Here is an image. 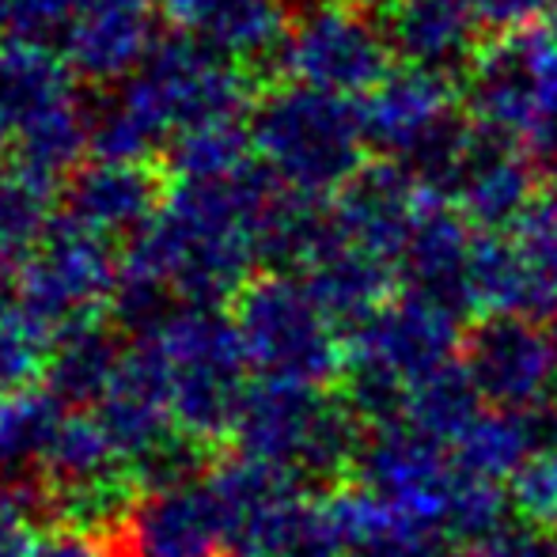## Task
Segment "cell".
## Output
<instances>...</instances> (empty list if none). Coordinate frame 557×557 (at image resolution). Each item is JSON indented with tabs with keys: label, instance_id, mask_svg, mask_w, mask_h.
Instances as JSON below:
<instances>
[{
	"label": "cell",
	"instance_id": "cell-2",
	"mask_svg": "<svg viewBox=\"0 0 557 557\" xmlns=\"http://www.w3.org/2000/svg\"><path fill=\"white\" fill-rule=\"evenodd\" d=\"M250 81L239 61L171 35L152 46L145 65L125 76L111 99L91 107V152L99 160H152L178 133L213 122H243Z\"/></svg>",
	"mask_w": 557,
	"mask_h": 557
},
{
	"label": "cell",
	"instance_id": "cell-11",
	"mask_svg": "<svg viewBox=\"0 0 557 557\" xmlns=\"http://www.w3.org/2000/svg\"><path fill=\"white\" fill-rule=\"evenodd\" d=\"M368 148L383 160L410 168L429 190H436L470 133L462 99L441 69L410 65L391 69L364 99H360Z\"/></svg>",
	"mask_w": 557,
	"mask_h": 557
},
{
	"label": "cell",
	"instance_id": "cell-5",
	"mask_svg": "<svg viewBox=\"0 0 557 557\" xmlns=\"http://www.w3.org/2000/svg\"><path fill=\"white\" fill-rule=\"evenodd\" d=\"M250 148L265 175L296 198L331 201L360 168L368 137L357 99L308 84L265 91L247 117Z\"/></svg>",
	"mask_w": 557,
	"mask_h": 557
},
{
	"label": "cell",
	"instance_id": "cell-45",
	"mask_svg": "<svg viewBox=\"0 0 557 557\" xmlns=\"http://www.w3.org/2000/svg\"><path fill=\"white\" fill-rule=\"evenodd\" d=\"M0 273H4V270H0Z\"/></svg>",
	"mask_w": 557,
	"mask_h": 557
},
{
	"label": "cell",
	"instance_id": "cell-25",
	"mask_svg": "<svg viewBox=\"0 0 557 557\" xmlns=\"http://www.w3.org/2000/svg\"><path fill=\"white\" fill-rule=\"evenodd\" d=\"M117 326L107 315L76 323L50 342L42 364V383L73 410L99 406L107 387L114 383L125 345L117 342Z\"/></svg>",
	"mask_w": 557,
	"mask_h": 557
},
{
	"label": "cell",
	"instance_id": "cell-18",
	"mask_svg": "<svg viewBox=\"0 0 557 557\" xmlns=\"http://www.w3.org/2000/svg\"><path fill=\"white\" fill-rule=\"evenodd\" d=\"M482 232L459 213L447 198L429 190L418 221L410 227L398 255V285L403 293L433 296L459 311H470V277Z\"/></svg>",
	"mask_w": 557,
	"mask_h": 557
},
{
	"label": "cell",
	"instance_id": "cell-4",
	"mask_svg": "<svg viewBox=\"0 0 557 557\" xmlns=\"http://www.w3.org/2000/svg\"><path fill=\"white\" fill-rule=\"evenodd\" d=\"M462 311L433 296L398 293L345 331L342 395L368 429L395 421L413 387L459 364Z\"/></svg>",
	"mask_w": 557,
	"mask_h": 557
},
{
	"label": "cell",
	"instance_id": "cell-10",
	"mask_svg": "<svg viewBox=\"0 0 557 557\" xmlns=\"http://www.w3.org/2000/svg\"><path fill=\"white\" fill-rule=\"evenodd\" d=\"M148 337H156L168 364L171 413L178 429L206 444L232 436L250 395V360L243 352L232 308L178 304L168 323Z\"/></svg>",
	"mask_w": 557,
	"mask_h": 557
},
{
	"label": "cell",
	"instance_id": "cell-13",
	"mask_svg": "<svg viewBox=\"0 0 557 557\" xmlns=\"http://www.w3.org/2000/svg\"><path fill=\"white\" fill-rule=\"evenodd\" d=\"M117 270L122 258L114 255L111 239L58 213L27 262L15 270V293L30 323L53 342L69 326L107 315Z\"/></svg>",
	"mask_w": 557,
	"mask_h": 557
},
{
	"label": "cell",
	"instance_id": "cell-23",
	"mask_svg": "<svg viewBox=\"0 0 557 557\" xmlns=\"http://www.w3.org/2000/svg\"><path fill=\"white\" fill-rule=\"evenodd\" d=\"M387 12L391 46L410 65L451 73L470 65L482 50L478 46L482 20L474 12V0H398Z\"/></svg>",
	"mask_w": 557,
	"mask_h": 557
},
{
	"label": "cell",
	"instance_id": "cell-22",
	"mask_svg": "<svg viewBox=\"0 0 557 557\" xmlns=\"http://www.w3.org/2000/svg\"><path fill=\"white\" fill-rule=\"evenodd\" d=\"M168 23L178 35L232 61H277L288 35V0H160Z\"/></svg>",
	"mask_w": 557,
	"mask_h": 557
},
{
	"label": "cell",
	"instance_id": "cell-31",
	"mask_svg": "<svg viewBox=\"0 0 557 557\" xmlns=\"http://www.w3.org/2000/svg\"><path fill=\"white\" fill-rule=\"evenodd\" d=\"M53 190L23 171H0V270L15 273L53 221Z\"/></svg>",
	"mask_w": 557,
	"mask_h": 557
},
{
	"label": "cell",
	"instance_id": "cell-1",
	"mask_svg": "<svg viewBox=\"0 0 557 557\" xmlns=\"http://www.w3.org/2000/svg\"><path fill=\"white\" fill-rule=\"evenodd\" d=\"M277 194L258 160L224 178H175L152 224L125 243L122 265L163 281L183 304L227 308L265 265Z\"/></svg>",
	"mask_w": 557,
	"mask_h": 557
},
{
	"label": "cell",
	"instance_id": "cell-15",
	"mask_svg": "<svg viewBox=\"0 0 557 557\" xmlns=\"http://www.w3.org/2000/svg\"><path fill=\"white\" fill-rule=\"evenodd\" d=\"M462 368L485 406L546 413L557 403V334L554 323L520 315H482L467 331Z\"/></svg>",
	"mask_w": 557,
	"mask_h": 557
},
{
	"label": "cell",
	"instance_id": "cell-19",
	"mask_svg": "<svg viewBox=\"0 0 557 557\" xmlns=\"http://www.w3.org/2000/svg\"><path fill=\"white\" fill-rule=\"evenodd\" d=\"M163 178L145 160H91L69 175L61 186V213L91 227L103 239L140 235L163 206Z\"/></svg>",
	"mask_w": 557,
	"mask_h": 557
},
{
	"label": "cell",
	"instance_id": "cell-43",
	"mask_svg": "<svg viewBox=\"0 0 557 557\" xmlns=\"http://www.w3.org/2000/svg\"><path fill=\"white\" fill-rule=\"evenodd\" d=\"M554 546H557V535H554Z\"/></svg>",
	"mask_w": 557,
	"mask_h": 557
},
{
	"label": "cell",
	"instance_id": "cell-3",
	"mask_svg": "<svg viewBox=\"0 0 557 557\" xmlns=\"http://www.w3.org/2000/svg\"><path fill=\"white\" fill-rule=\"evenodd\" d=\"M352 478L391 520L441 531L455 543H474L505 523L508 490L459 467L451 444L413 429L410 421H383L360 441Z\"/></svg>",
	"mask_w": 557,
	"mask_h": 557
},
{
	"label": "cell",
	"instance_id": "cell-29",
	"mask_svg": "<svg viewBox=\"0 0 557 557\" xmlns=\"http://www.w3.org/2000/svg\"><path fill=\"white\" fill-rule=\"evenodd\" d=\"M73 76L65 53H53L38 38H0V114L12 129L73 99Z\"/></svg>",
	"mask_w": 557,
	"mask_h": 557
},
{
	"label": "cell",
	"instance_id": "cell-7",
	"mask_svg": "<svg viewBox=\"0 0 557 557\" xmlns=\"http://www.w3.org/2000/svg\"><path fill=\"white\" fill-rule=\"evenodd\" d=\"M209 493L224 523L227 557H345L349 539L334 497H319L247 455L209 470Z\"/></svg>",
	"mask_w": 557,
	"mask_h": 557
},
{
	"label": "cell",
	"instance_id": "cell-9",
	"mask_svg": "<svg viewBox=\"0 0 557 557\" xmlns=\"http://www.w3.org/2000/svg\"><path fill=\"white\" fill-rule=\"evenodd\" d=\"M467 69L470 122L557 168V23L497 35Z\"/></svg>",
	"mask_w": 557,
	"mask_h": 557
},
{
	"label": "cell",
	"instance_id": "cell-27",
	"mask_svg": "<svg viewBox=\"0 0 557 557\" xmlns=\"http://www.w3.org/2000/svg\"><path fill=\"white\" fill-rule=\"evenodd\" d=\"M550 433L546 413H520L500 410V406H482L474 418L462 425V433L451 441V451L462 470L474 478L497 482L508 490L516 470L528 462V455L543 444Z\"/></svg>",
	"mask_w": 557,
	"mask_h": 557
},
{
	"label": "cell",
	"instance_id": "cell-14",
	"mask_svg": "<svg viewBox=\"0 0 557 557\" xmlns=\"http://www.w3.org/2000/svg\"><path fill=\"white\" fill-rule=\"evenodd\" d=\"M470 308L557 323V178L508 232H482Z\"/></svg>",
	"mask_w": 557,
	"mask_h": 557
},
{
	"label": "cell",
	"instance_id": "cell-38",
	"mask_svg": "<svg viewBox=\"0 0 557 557\" xmlns=\"http://www.w3.org/2000/svg\"><path fill=\"white\" fill-rule=\"evenodd\" d=\"M459 557H557V546L543 528H531V523L508 528V523H500L490 535L462 543Z\"/></svg>",
	"mask_w": 557,
	"mask_h": 557
},
{
	"label": "cell",
	"instance_id": "cell-40",
	"mask_svg": "<svg viewBox=\"0 0 557 557\" xmlns=\"http://www.w3.org/2000/svg\"><path fill=\"white\" fill-rule=\"evenodd\" d=\"M30 557H103V546H99L96 535H84V531L58 528V523H53L50 535L35 539Z\"/></svg>",
	"mask_w": 557,
	"mask_h": 557
},
{
	"label": "cell",
	"instance_id": "cell-17",
	"mask_svg": "<svg viewBox=\"0 0 557 557\" xmlns=\"http://www.w3.org/2000/svg\"><path fill=\"white\" fill-rule=\"evenodd\" d=\"M429 186L395 160L364 163L331 198V227L342 243L383 258L398 270L410 227L418 221Z\"/></svg>",
	"mask_w": 557,
	"mask_h": 557
},
{
	"label": "cell",
	"instance_id": "cell-21",
	"mask_svg": "<svg viewBox=\"0 0 557 557\" xmlns=\"http://www.w3.org/2000/svg\"><path fill=\"white\" fill-rule=\"evenodd\" d=\"M156 46L152 0H84L65 27V61L91 84L133 76Z\"/></svg>",
	"mask_w": 557,
	"mask_h": 557
},
{
	"label": "cell",
	"instance_id": "cell-32",
	"mask_svg": "<svg viewBox=\"0 0 557 557\" xmlns=\"http://www.w3.org/2000/svg\"><path fill=\"white\" fill-rule=\"evenodd\" d=\"M117 467H125V462L114 451L111 436H107L103 421L96 418V410H69L50 444V455L42 462V482L46 485L84 482V478L111 474Z\"/></svg>",
	"mask_w": 557,
	"mask_h": 557
},
{
	"label": "cell",
	"instance_id": "cell-20",
	"mask_svg": "<svg viewBox=\"0 0 557 557\" xmlns=\"http://www.w3.org/2000/svg\"><path fill=\"white\" fill-rule=\"evenodd\" d=\"M122 557H227L216 500L201 482L140 493L117 528Z\"/></svg>",
	"mask_w": 557,
	"mask_h": 557
},
{
	"label": "cell",
	"instance_id": "cell-42",
	"mask_svg": "<svg viewBox=\"0 0 557 557\" xmlns=\"http://www.w3.org/2000/svg\"><path fill=\"white\" fill-rule=\"evenodd\" d=\"M357 4H364V8H395L398 0H357Z\"/></svg>",
	"mask_w": 557,
	"mask_h": 557
},
{
	"label": "cell",
	"instance_id": "cell-37",
	"mask_svg": "<svg viewBox=\"0 0 557 557\" xmlns=\"http://www.w3.org/2000/svg\"><path fill=\"white\" fill-rule=\"evenodd\" d=\"M84 0H0V27L15 38H46L65 30Z\"/></svg>",
	"mask_w": 557,
	"mask_h": 557
},
{
	"label": "cell",
	"instance_id": "cell-24",
	"mask_svg": "<svg viewBox=\"0 0 557 557\" xmlns=\"http://www.w3.org/2000/svg\"><path fill=\"white\" fill-rule=\"evenodd\" d=\"M326 213H331V206H326ZM300 277L308 281V288L319 296V304L331 311L345 331L357 326L364 315H372L380 304H387L398 288L395 265L368 255V250L342 243L334 235V227L326 232V243L315 250V258L300 270Z\"/></svg>",
	"mask_w": 557,
	"mask_h": 557
},
{
	"label": "cell",
	"instance_id": "cell-34",
	"mask_svg": "<svg viewBox=\"0 0 557 557\" xmlns=\"http://www.w3.org/2000/svg\"><path fill=\"white\" fill-rule=\"evenodd\" d=\"M255 163L243 122H213L178 133L168 145V171L175 178H224Z\"/></svg>",
	"mask_w": 557,
	"mask_h": 557
},
{
	"label": "cell",
	"instance_id": "cell-36",
	"mask_svg": "<svg viewBox=\"0 0 557 557\" xmlns=\"http://www.w3.org/2000/svg\"><path fill=\"white\" fill-rule=\"evenodd\" d=\"M46 508V485L0 482V557H30L35 516Z\"/></svg>",
	"mask_w": 557,
	"mask_h": 557
},
{
	"label": "cell",
	"instance_id": "cell-35",
	"mask_svg": "<svg viewBox=\"0 0 557 557\" xmlns=\"http://www.w3.org/2000/svg\"><path fill=\"white\" fill-rule=\"evenodd\" d=\"M508 505L531 528L557 531V429L543 436V444L512 474Z\"/></svg>",
	"mask_w": 557,
	"mask_h": 557
},
{
	"label": "cell",
	"instance_id": "cell-44",
	"mask_svg": "<svg viewBox=\"0 0 557 557\" xmlns=\"http://www.w3.org/2000/svg\"><path fill=\"white\" fill-rule=\"evenodd\" d=\"M554 334H557V323H554Z\"/></svg>",
	"mask_w": 557,
	"mask_h": 557
},
{
	"label": "cell",
	"instance_id": "cell-16",
	"mask_svg": "<svg viewBox=\"0 0 557 557\" xmlns=\"http://www.w3.org/2000/svg\"><path fill=\"white\" fill-rule=\"evenodd\" d=\"M539 190V163L520 145L474 122L436 186V194L451 201L478 232H508L531 209Z\"/></svg>",
	"mask_w": 557,
	"mask_h": 557
},
{
	"label": "cell",
	"instance_id": "cell-12",
	"mask_svg": "<svg viewBox=\"0 0 557 557\" xmlns=\"http://www.w3.org/2000/svg\"><path fill=\"white\" fill-rule=\"evenodd\" d=\"M387 23L357 0H308L293 12L277 65L288 81L357 99L391 73Z\"/></svg>",
	"mask_w": 557,
	"mask_h": 557
},
{
	"label": "cell",
	"instance_id": "cell-46",
	"mask_svg": "<svg viewBox=\"0 0 557 557\" xmlns=\"http://www.w3.org/2000/svg\"><path fill=\"white\" fill-rule=\"evenodd\" d=\"M117 557H122V554H117Z\"/></svg>",
	"mask_w": 557,
	"mask_h": 557
},
{
	"label": "cell",
	"instance_id": "cell-6",
	"mask_svg": "<svg viewBox=\"0 0 557 557\" xmlns=\"http://www.w3.org/2000/svg\"><path fill=\"white\" fill-rule=\"evenodd\" d=\"M364 421L345 395H331L311 383L258 380L243 403L227 441L235 451L265 462L300 485H323L352 470Z\"/></svg>",
	"mask_w": 557,
	"mask_h": 557
},
{
	"label": "cell",
	"instance_id": "cell-33",
	"mask_svg": "<svg viewBox=\"0 0 557 557\" xmlns=\"http://www.w3.org/2000/svg\"><path fill=\"white\" fill-rule=\"evenodd\" d=\"M482 406H485L482 395L474 391V383H470L467 368H462V360H459V364L429 375L421 387H413L403 413H398L395 421H410L421 433L441 436V441L451 444L455 436L462 433V425H467Z\"/></svg>",
	"mask_w": 557,
	"mask_h": 557
},
{
	"label": "cell",
	"instance_id": "cell-41",
	"mask_svg": "<svg viewBox=\"0 0 557 557\" xmlns=\"http://www.w3.org/2000/svg\"><path fill=\"white\" fill-rule=\"evenodd\" d=\"M12 152V125H8V117L0 114V171H4V156Z\"/></svg>",
	"mask_w": 557,
	"mask_h": 557
},
{
	"label": "cell",
	"instance_id": "cell-30",
	"mask_svg": "<svg viewBox=\"0 0 557 557\" xmlns=\"http://www.w3.org/2000/svg\"><path fill=\"white\" fill-rule=\"evenodd\" d=\"M334 508L345 528V539H349L345 557H455V539L391 520L360 485L337 493Z\"/></svg>",
	"mask_w": 557,
	"mask_h": 557
},
{
	"label": "cell",
	"instance_id": "cell-39",
	"mask_svg": "<svg viewBox=\"0 0 557 557\" xmlns=\"http://www.w3.org/2000/svg\"><path fill=\"white\" fill-rule=\"evenodd\" d=\"M557 0H474V12L485 30L497 35H512V30H528L550 20Z\"/></svg>",
	"mask_w": 557,
	"mask_h": 557
},
{
	"label": "cell",
	"instance_id": "cell-28",
	"mask_svg": "<svg viewBox=\"0 0 557 557\" xmlns=\"http://www.w3.org/2000/svg\"><path fill=\"white\" fill-rule=\"evenodd\" d=\"M91 148V107L81 99H65V103L50 107V111L27 117L12 129V156L15 171L38 178L42 186L58 190L69 183L76 168H81L84 152Z\"/></svg>",
	"mask_w": 557,
	"mask_h": 557
},
{
	"label": "cell",
	"instance_id": "cell-26",
	"mask_svg": "<svg viewBox=\"0 0 557 557\" xmlns=\"http://www.w3.org/2000/svg\"><path fill=\"white\" fill-rule=\"evenodd\" d=\"M65 406L46 383H27L0 398V482L46 485L42 462L58 436Z\"/></svg>",
	"mask_w": 557,
	"mask_h": 557
},
{
	"label": "cell",
	"instance_id": "cell-8",
	"mask_svg": "<svg viewBox=\"0 0 557 557\" xmlns=\"http://www.w3.org/2000/svg\"><path fill=\"white\" fill-rule=\"evenodd\" d=\"M227 308L258 380L311 387L342 380L345 326L296 270L255 273Z\"/></svg>",
	"mask_w": 557,
	"mask_h": 557
}]
</instances>
